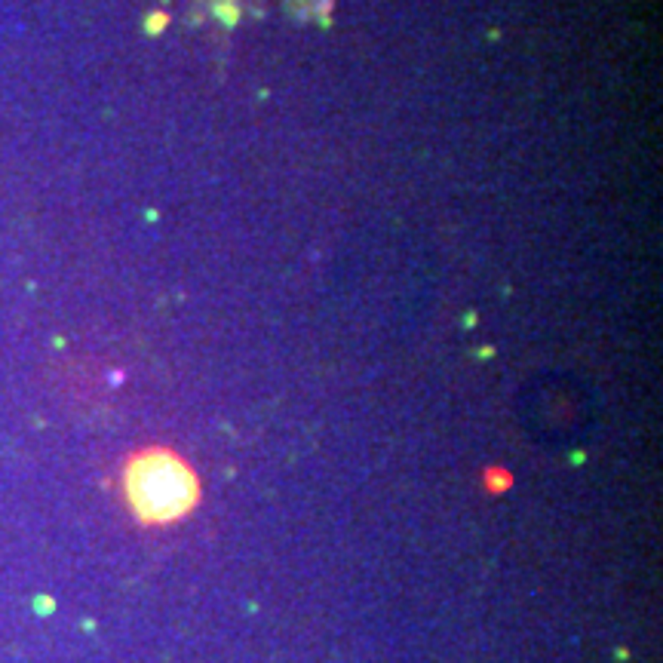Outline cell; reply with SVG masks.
<instances>
[{
	"instance_id": "6da1fadb",
	"label": "cell",
	"mask_w": 663,
	"mask_h": 663,
	"mask_svg": "<svg viewBox=\"0 0 663 663\" xmlns=\"http://www.w3.org/2000/svg\"><path fill=\"white\" fill-rule=\"evenodd\" d=\"M129 500L144 519L169 522L188 513L197 500V479L175 454L154 452L138 458L126 476Z\"/></svg>"
}]
</instances>
